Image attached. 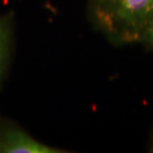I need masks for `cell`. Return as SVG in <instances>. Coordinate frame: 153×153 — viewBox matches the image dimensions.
<instances>
[{
	"label": "cell",
	"instance_id": "2",
	"mask_svg": "<svg viewBox=\"0 0 153 153\" xmlns=\"http://www.w3.org/2000/svg\"><path fill=\"white\" fill-rule=\"evenodd\" d=\"M40 141L9 119L0 117V153H64Z\"/></svg>",
	"mask_w": 153,
	"mask_h": 153
},
{
	"label": "cell",
	"instance_id": "4",
	"mask_svg": "<svg viewBox=\"0 0 153 153\" xmlns=\"http://www.w3.org/2000/svg\"><path fill=\"white\" fill-rule=\"evenodd\" d=\"M140 41H143L145 43H147L148 45H150L153 47V19L149 22L147 27L145 28L144 32L141 36Z\"/></svg>",
	"mask_w": 153,
	"mask_h": 153
},
{
	"label": "cell",
	"instance_id": "1",
	"mask_svg": "<svg viewBox=\"0 0 153 153\" xmlns=\"http://www.w3.org/2000/svg\"><path fill=\"white\" fill-rule=\"evenodd\" d=\"M94 5L97 23L119 41H140L153 19V0H96Z\"/></svg>",
	"mask_w": 153,
	"mask_h": 153
},
{
	"label": "cell",
	"instance_id": "3",
	"mask_svg": "<svg viewBox=\"0 0 153 153\" xmlns=\"http://www.w3.org/2000/svg\"><path fill=\"white\" fill-rule=\"evenodd\" d=\"M15 13L0 14V88L8 76L15 43Z\"/></svg>",
	"mask_w": 153,
	"mask_h": 153
}]
</instances>
